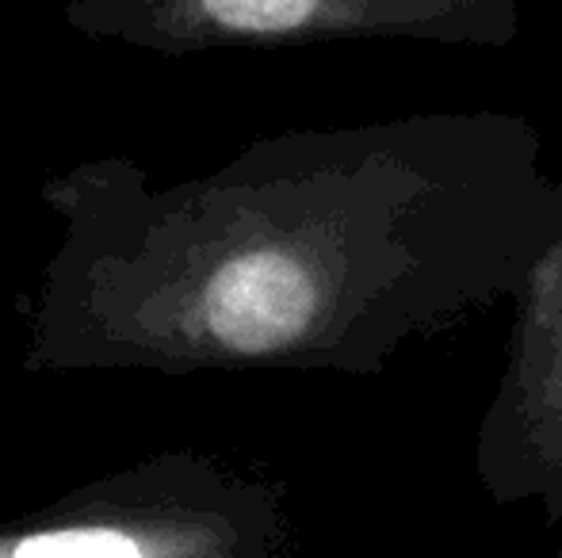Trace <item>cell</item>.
Here are the masks:
<instances>
[{
    "mask_svg": "<svg viewBox=\"0 0 562 558\" xmlns=\"http://www.w3.org/2000/svg\"><path fill=\"white\" fill-rule=\"evenodd\" d=\"M265 486L195 452H161L0 521V558H265Z\"/></svg>",
    "mask_w": 562,
    "mask_h": 558,
    "instance_id": "obj_1",
    "label": "cell"
},
{
    "mask_svg": "<svg viewBox=\"0 0 562 558\" xmlns=\"http://www.w3.org/2000/svg\"><path fill=\"white\" fill-rule=\"evenodd\" d=\"M85 38L188 58L311 43H429L497 50L520 35V0H61Z\"/></svg>",
    "mask_w": 562,
    "mask_h": 558,
    "instance_id": "obj_2",
    "label": "cell"
},
{
    "mask_svg": "<svg viewBox=\"0 0 562 558\" xmlns=\"http://www.w3.org/2000/svg\"><path fill=\"white\" fill-rule=\"evenodd\" d=\"M513 303L509 364L497 383L486 444L505 467L562 482V230Z\"/></svg>",
    "mask_w": 562,
    "mask_h": 558,
    "instance_id": "obj_3",
    "label": "cell"
}]
</instances>
